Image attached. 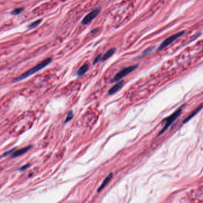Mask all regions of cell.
Masks as SVG:
<instances>
[{
    "label": "cell",
    "mask_w": 203,
    "mask_h": 203,
    "mask_svg": "<svg viewBox=\"0 0 203 203\" xmlns=\"http://www.w3.org/2000/svg\"><path fill=\"white\" fill-rule=\"evenodd\" d=\"M51 61H52L51 58H47V59H45L44 60L41 61V63L37 64L35 66H34L32 69H31L29 70L26 71V72L23 73L22 75H21V76H19V77L15 78L14 80V82L20 81L23 80V79L29 77L30 76L34 75V73H37V72L41 70V69L47 66H48L51 62Z\"/></svg>",
    "instance_id": "6da1fadb"
},
{
    "label": "cell",
    "mask_w": 203,
    "mask_h": 203,
    "mask_svg": "<svg viewBox=\"0 0 203 203\" xmlns=\"http://www.w3.org/2000/svg\"><path fill=\"white\" fill-rule=\"evenodd\" d=\"M182 108L180 107L176 111H175L172 115H170L167 118H166L164 120V121L166 122L165 125L163 127L162 129L160 130V132L159 133L158 136L163 134L170 127V126L173 123V122H175L177 119V118L181 115V114L182 113Z\"/></svg>",
    "instance_id": "7a4b0ae2"
},
{
    "label": "cell",
    "mask_w": 203,
    "mask_h": 203,
    "mask_svg": "<svg viewBox=\"0 0 203 203\" xmlns=\"http://www.w3.org/2000/svg\"><path fill=\"white\" fill-rule=\"evenodd\" d=\"M184 34H185V31H182L178 32V33L170 36V37L167 38L166 40H165L164 41H163L162 43L161 44V45L159 46V47L158 48V51H162L163 50H164L166 47H167V46L170 45L172 42H173L177 38L182 36Z\"/></svg>",
    "instance_id": "3957f363"
},
{
    "label": "cell",
    "mask_w": 203,
    "mask_h": 203,
    "mask_svg": "<svg viewBox=\"0 0 203 203\" xmlns=\"http://www.w3.org/2000/svg\"><path fill=\"white\" fill-rule=\"evenodd\" d=\"M138 67V65L136 64V65L131 66H129V67H126V68L123 69V70L120 71L114 76V78L113 79V81L118 82L120 81L123 78H124L126 75H129V73H130L131 72L134 71Z\"/></svg>",
    "instance_id": "277c9868"
},
{
    "label": "cell",
    "mask_w": 203,
    "mask_h": 203,
    "mask_svg": "<svg viewBox=\"0 0 203 203\" xmlns=\"http://www.w3.org/2000/svg\"><path fill=\"white\" fill-rule=\"evenodd\" d=\"M100 12H101L100 8H97L92 10L83 19V20L82 21V24L84 25L88 24L89 23L93 21L94 19H95Z\"/></svg>",
    "instance_id": "5b68a950"
},
{
    "label": "cell",
    "mask_w": 203,
    "mask_h": 203,
    "mask_svg": "<svg viewBox=\"0 0 203 203\" xmlns=\"http://www.w3.org/2000/svg\"><path fill=\"white\" fill-rule=\"evenodd\" d=\"M32 147V145H29V146H27V147H26L22 148H21V149L19 150H17V151H14V152L12 154L11 157H12V158H15V157H19V156H21V155L24 154L26 153L27 151H29V150H30Z\"/></svg>",
    "instance_id": "8992f818"
},
{
    "label": "cell",
    "mask_w": 203,
    "mask_h": 203,
    "mask_svg": "<svg viewBox=\"0 0 203 203\" xmlns=\"http://www.w3.org/2000/svg\"><path fill=\"white\" fill-rule=\"evenodd\" d=\"M124 83V81H121L118 82L116 84H115L113 87L110 88V89L108 91V94L109 95H113L115 94L116 92L119 91Z\"/></svg>",
    "instance_id": "52a82bcc"
},
{
    "label": "cell",
    "mask_w": 203,
    "mask_h": 203,
    "mask_svg": "<svg viewBox=\"0 0 203 203\" xmlns=\"http://www.w3.org/2000/svg\"><path fill=\"white\" fill-rule=\"evenodd\" d=\"M113 176V173H110L105 178V179L103 181V182H102V185H100V186L97 189V192H100L107 185V184L110 182V181H111L112 177Z\"/></svg>",
    "instance_id": "ba28073f"
},
{
    "label": "cell",
    "mask_w": 203,
    "mask_h": 203,
    "mask_svg": "<svg viewBox=\"0 0 203 203\" xmlns=\"http://www.w3.org/2000/svg\"><path fill=\"white\" fill-rule=\"evenodd\" d=\"M203 108V104H201L195 111H194L193 112H192V113L190 114V115H189L188 116H187V118H186L183 121H182L183 124H185L186 123L188 122L189 121H190L192 118H194Z\"/></svg>",
    "instance_id": "9c48e42d"
},
{
    "label": "cell",
    "mask_w": 203,
    "mask_h": 203,
    "mask_svg": "<svg viewBox=\"0 0 203 203\" xmlns=\"http://www.w3.org/2000/svg\"><path fill=\"white\" fill-rule=\"evenodd\" d=\"M116 51V49L115 48H112L111 49H110L109 50H108L104 54V56L102 57L101 60L102 61H105L107 59H108L109 58H110Z\"/></svg>",
    "instance_id": "30bf717a"
},
{
    "label": "cell",
    "mask_w": 203,
    "mask_h": 203,
    "mask_svg": "<svg viewBox=\"0 0 203 203\" xmlns=\"http://www.w3.org/2000/svg\"><path fill=\"white\" fill-rule=\"evenodd\" d=\"M88 69H89V65L88 64H83L77 71V75L78 76H82L88 70Z\"/></svg>",
    "instance_id": "8fae6325"
},
{
    "label": "cell",
    "mask_w": 203,
    "mask_h": 203,
    "mask_svg": "<svg viewBox=\"0 0 203 203\" xmlns=\"http://www.w3.org/2000/svg\"><path fill=\"white\" fill-rule=\"evenodd\" d=\"M155 48H156V47H155V46H153V47H150V48H147V50H145L142 53V54H141L140 56H139L138 58V59H141L142 57H144L148 56V54H150L151 52H153V51L154 50Z\"/></svg>",
    "instance_id": "7c38bea8"
},
{
    "label": "cell",
    "mask_w": 203,
    "mask_h": 203,
    "mask_svg": "<svg viewBox=\"0 0 203 203\" xmlns=\"http://www.w3.org/2000/svg\"><path fill=\"white\" fill-rule=\"evenodd\" d=\"M41 22H42V19H39V20L35 21L31 23V24H29V25L27 26V28L29 29H34V28L37 27L41 23Z\"/></svg>",
    "instance_id": "4fadbf2b"
},
{
    "label": "cell",
    "mask_w": 203,
    "mask_h": 203,
    "mask_svg": "<svg viewBox=\"0 0 203 203\" xmlns=\"http://www.w3.org/2000/svg\"><path fill=\"white\" fill-rule=\"evenodd\" d=\"M24 10V8L23 7H18L16 8L15 9H14L12 11H11V14L13 15H18L19 14H21V12H23Z\"/></svg>",
    "instance_id": "5bb4252c"
},
{
    "label": "cell",
    "mask_w": 203,
    "mask_h": 203,
    "mask_svg": "<svg viewBox=\"0 0 203 203\" xmlns=\"http://www.w3.org/2000/svg\"><path fill=\"white\" fill-rule=\"evenodd\" d=\"M73 117V111H69L67 113V118L64 121V123H67V122H69L70 121H71Z\"/></svg>",
    "instance_id": "9a60e30c"
},
{
    "label": "cell",
    "mask_w": 203,
    "mask_h": 203,
    "mask_svg": "<svg viewBox=\"0 0 203 203\" xmlns=\"http://www.w3.org/2000/svg\"><path fill=\"white\" fill-rule=\"evenodd\" d=\"M101 59H102V55H101V54L98 55V56H96L95 58L94 59V61H93L92 64H97L98 61L101 60Z\"/></svg>",
    "instance_id": "2e32d148"
},
{
    "label": "cell",
    "mask_w": 203,
    "mask_h": 203,
    "mask_svg": "<svg viewBox=\"0 0 203 203\" xmlns=\"http://www.w3.org/2000/svg\"><path fill=\"white\" fill-rule=\"evenodd\" d=\"M16 150V148H13V149H11V150H9L8 151H7V152H6V153H5L4 154H3V155L1 157V158L2 157H5V156H7L8 154H10L11 153H12L14 150Z\"/></svg>",
    "instance_id": "e0dca14e"
},
{
    "label": "cell",
    "mask_w": 203,
    "mask_h": 203,
    "mask_svg": "<svg viewBox=\"0 0 203 203\" xmlns=\"http://www.w3.org/2000/svg\"><path fill=\"white\" fill-rule=\"evenodd\" d=\"M29 164L24 165V166H22V167H21V169H20V170H24L26 169L27 167H29Z\"/></svg>",
    "instance_id": "ac0fdd59"
}]
</instances>
